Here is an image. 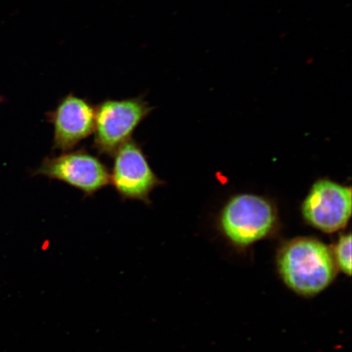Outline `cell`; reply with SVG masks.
Returning a JSON list of instances; mask_svg holds the SVG:
<instances>
[{"mask_svg": "<svg viewBox=\"0 0 352 352\" xmlns=\"http://www.w3.org/2000/svg\"><path fill=\"white\" fill-rule=\"evenodd\" d=\"M276 267L286 287L307 298L327 290L338 274L331 249L311 237L286 242L277 254Z\"/></svg>", "mask_w": 352, "mask_h": 352, "instance_id": "cell-1", "label": "cell"}, {"mask_svg": "<svg viewBox=\"0 0 352 352\" xmlns=\"http://www.w3.org/2000/svg\"><path fill=\"white\" fill-rule=\"evenodd\" d=\"M153 107L143 96L105 100L95 107L94 147L100 155L113 157L121 145L131 138Z\"/></svg>", "mask_w": 352, "mask_h": 352, "instance_id": "cell-2", "label": "cell"}, {"mask_svg": "<svg viewBox=\"0 0 352 352\" xmlns=\"http://www.w3.org/2000/svg\"><path fill=\"white\" fill-rule=\"evenodd\" d=\"M276 220V210L265 198L241 195L224 206L219 223L224 236L233 245L248 248L270 235Z\"/></svg>", "mask_w": 352, "mask_h": 352, "instance_id": "cell-3", "label": "cell"}, {"mask_svg": "<svg viewBox=\"0 0 352 352\" xmlns=\"http://www.w3.org/2000/svg\"><path fill=\"white\" fill-rule=\"evenodd\" d=\"M33 175L45 176L76 188L86 197H92L109 184L107 166L83 147L46 157Z\"/></svg>", "mask_w": 352, "mask_h": 352, "instance_id": "cell-4", "label": "cell"}, {"mask_svg": "<svg viewBox=\"0 0 352 352\" xmlns=\"http://www.w3.org/2000/svg\"><path fill=\"white\" fill-rule=\"evenodd\" d=\"M113 164L109 183L123 200H138L151 205L153 189L162 186L148 164L142 145L131 138L113 154Z\"/></svg>", "mask_w": 352, "mask_h": 352, "instance_id": "cell-5", "label": "cell"}, {"mask_svg": "<svg viewBox=\"0 0 352 352\" xmlns=\"http://www.w3.org/2000/svg\"><path fill=\"white\" fill-rule=\"evenodd\" d=\"M351 205L350 187L320 179L314 184L303 201L302 212L311 226L332 233L342 230L349 223Z\"/></svg>", "mask_w": 352, "mask_h": 352, "instance_id": "cell-6", "label": "cell"}, {"mask_svg": "<svg viewBox=\"0 0 352 352\" xmlns=\"http://www.w3.org/2000/svg\"><path fill=\"white\" fill-rule=\"evenodd\" d=\"M54 126V151L67 152L94 133L95 107L87 99L69 94L46 113Z\"/></svg>", "mask_w": 352, "mask_h": 352, "instance_id": "cell-7", "label": "cell"}, {"mask_svg": "<svg viewBox=\"0 0 352 352\" xmlns=\"http://www.w3.org/2000/svg\"><path fill=\"white\" fill-rule=\"evenodd\" d=\"M338 272L347 276L351 275V235L342 234L331 250Z\"/></svg>", "mask_w": 352, "mask_h": 352, "instance_id": "cell-8", "label": "cell"}]
</instances>
